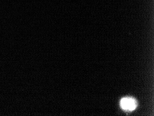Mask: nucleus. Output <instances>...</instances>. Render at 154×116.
Wrapping results in <instances>:
<instances>
[{
  "label": "nucleus",
  "mask_w": 154,
  "mask_h": 116,
  "mask_svg": "<svg viewBox=\"0 0 154 116\" xmlns=\"http://www.w3.org/2000/svg\"><path fill=\"white\" fill-rule=\"evenodd\" d=\"M137 101L131 97L123 98L121 99L120 105L124 110L132 111L137 107Z\"/></svg>",
  "instance_id": "nucleus-1"
}]
</instances>
